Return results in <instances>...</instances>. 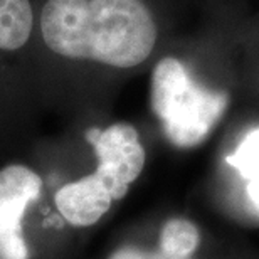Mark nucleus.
Masks as SVG:
<instances>
[{"label":"nucleus","instance_id":"1","mask_svg":"<svg viewBox=\"0 0 259 259\" xmlns=\"http://www.w3.org/2000/svg\"><path fill=\"white\" fill-rule=\"evenodd\" d=\"M34 9L32 72L48 59L133 69L158 39L143 0H34Z\"/></svg>","mask_w":259,"mask_h":259},{"label":"nucleus","instance_id":"2","mask_svg":"<svg viewBox=\"0 0 259 259\" xmlns=\"http://www.w3.org/2000/svg\"><path fill=\"white\" fill-rule=\"evenodd\" d=\"M150 100L163 135L177 148L204 143L229 105L226 91L200 86L175 58H163L155 64Z\"/></svg>","mask_w":259,"mask_h":259},{"label":"nucleus","instance_id":"3","mask_svg":"<svg viewBox=\"0 0 259 259\" xmlns=\"http://www.w3.org/2000/svg\"><path fill=\"white\" fill-rule=\"evenodd\" d=\"M86 140L95 150V172L110 187L113 199L121 200L130 185L142 175L147 153L137 128L130 123L118 121L106 128H90Z\"/></svg>","mask_w":259,"mask_h":259},{"label":"nucleus","instance_id":"4","mask_svg":"<svg viewBox=\"0 0 259 259\" xmlns=\"http://www.w3.org/2000/svg\"><path fill=\"white\" fill-rule=\"evenodd\" d=\"M42 179L24 163L0 168V259H29L24 215L40 197Z\"/></svg>","mask_w":259,"mask_h":259},{"label":"nucleus","instance_id":"5","mask_svg":"<svg viewBox=\"0 0 259 259\" xmlns=\"http://www.w3.org/2000/svg\"><path fill=\"white\" fill-rule=\"evenodd\" d=\"M34 0H0V86L34 84Z\"/></svg>","mask_w":259,"mask_h":259},{"label":"nucleus","instance_id":"6","mask_svg":"<svg viewBox=\"0 0 259 259\" xmlns=\"http://www.w3.org/2000/svg\"><path fill=\"white\" fill-rule=\"evenodd\" d=\"M61 215L76 227L96 224L115 202L106 182L96 172L63 185L54 195Z\"/></svg>","mask_w":259,"mask_h":259},{"label":"nucleus","instance_id":"7","mask_svg":"<svg viewBox=\"0 0 259 259\" xmlns=\"http://www.w3.org/2000/svg\"><path fill=\"white\" fill-rule=\"evenodd\" d=\"M200 244V231L192 221L174 217L160 231L158 251L168 257L189 259Z\"/></svg>","mask_w":259,"mask_h":259},{"label":"nucleus","instance_id":"8","mask_svg":"<svg viewBox=\"0 0 259 259\" xmlns=\"http://www.w3.org/2000/svg\"><path fill=\"white\" fill-rule=\"evenodd\" d=\"M227 163L247 180L259 177V128L252 130L242 138L236 152L227 157Z\"/></svg>","mask_w":259,"mask_h":259},{"label":"nucleus","instance_id":"9","mask_svg":"<svg viewBox=\"0 0 259 259\" xmlns=\"http://www.w3.org/2000/svg\"><path fill=\"white\" fill-rule=\"evenodd\" d=\"M108 259H157V252L145 251L137 246H121L113 251Z\"/></svg>","mask_w":259,"mask_h":259},{"label":"nucleus","instance_id":"10","mask_svg":"<svg viewBox=\"0 0 259 259\" xmlns=\"http://www.w3.org/2000/svg\"><path fill=\"white\" fill-rule=\"evenodd\" d=\"M247 195H249L252 204L259 209V177L249 180V184H247Z\"/></svg>","mask_w":259,"mask_h":259},{"label":"nucleus","instance_id":"11","mask_svg":"<svg viewBox=\"0 0 259 259\" xmlns=\"http://www.w3.org/2000/svg\"><path fill=\"white\" fill-rule=\"evenodd\" d=\"M157 259H177V257H168V256L162 254L160 251H157Z\"/></svg>","mask_w":259,"mask_h":259}]
</instances>
